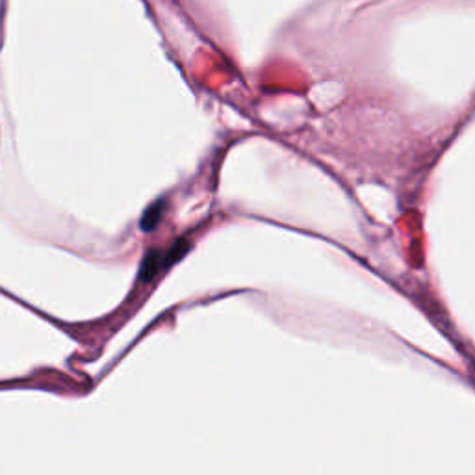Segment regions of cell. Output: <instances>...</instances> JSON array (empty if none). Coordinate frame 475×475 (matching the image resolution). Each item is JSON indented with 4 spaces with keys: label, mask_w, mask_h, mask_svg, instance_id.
Instances as JSON below:
<instances>
[{
    "label": "cell",
    "mask_w": 475,
    "mask_h": 475,
    "mask_svg": "<svg viewBox=\"0 0 475 475\" xmlns=\"http://www.w3.org/2000/svg\"><path fill=\"white\" fill-rule=\"evenodd\" d=\"M162 214H164V201H158V203H154V205L148 206V208L145 210L144 217H141V229H144L145 232L156 229V225H158L160 220H162Z\"/></svg>",
    "instance_id": "cell-2"
},
{
    "label": "cell",
    "mask_w": 475,
    "mask_h": 475,
    "mask_svg": "<svg viewBox=\"0 0 475 475\" xmlns=\"http://www.w3.org/2000/svg\"><path fill=\"white\" fill-rule=\"evenodd\" d=\"M162 260H164V256H162L160 251H151V253H147L144 258V264H141V270H139L141 281H151V279L156 275V271L160 270V266H162Z\"/></svg>",
    "instance_id": "cell-1"
}]
</instances>
